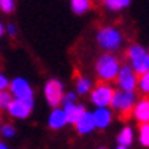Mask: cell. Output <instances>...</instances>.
<instances>
[{"label": "cell", "instance_id": "cell-1", "mask_svg": "<svg viewBox=\"0 0 149 149\" xmlns=\"http://www.w3.org/2000/svg\"><path fill=\"white\" fill-rule=\"evenodd\" d=\"M128 59L131 69L137 74H143L149 72V52L140 44H132L128 49Z\"/></svg>", "mask_w": 149, "mask_h": 149}, {"label": "cell", "instance_id": "cell-2", "mask_svg": "<svg viewBox=\"0 0 149 149\" xmlns=\"http://www.w3.org/2000/svg\"><path fill=\"white\" fill-rule=\"evenodd\" d=\"M120 69V64H119V59L111 55V53H105L97 59V64H96V73L97 76L102 79V81H113L116 79L117 73Z\"/></svg>", "mask_w": 149, "mask_h": 149}, {"label": "cell", "instance_id": "cell-3", "mask_svg": "<svg viewBox=\"0 0 149 149\" xmlns=\"http://www.w3.org/2000/svg\"><path fill=\"white\" fill-rule=\"evenodd\" d=\"M122 33L111 26H105L97 32V44L108 52L117 50L122 44Z\"/></svg>", "mask_w": 149, "mask_h": 149}, {"label": "cell", "instance_id": "cell-4", "mask_svg": "<svg viewBox=\"0 0 149 149\" xmlns=\"http://www.w3.org/2000/svg\"><path fill=\"white\" fill-rule=\"evenodd\" d=\"M64 87L63 82L59 79H49L44 85V96L46 100L52 108H58L59 104L63 102V96H64Z\"/></svg>", "mask_w": 149, "mask_h": 149}, {"label": "cell", "instance_id": "cell-5", "mask_svg": "<svg viewBox=\"0 0 149 149\" xmlns=\"http://www.w3.org/2000/svg\"><path fill=\"white\" fill-rule=\"evenodd\" d=\"M117 85L122 91H130V93H134V90L137 88V73H135L131 65H122L119 69V73H117Z\"/></svg>", "mask_w": 149, "mask_h": 149}, {"label": "cell", "instance_id": "cell-6", "mask_svg": "<svg viewBox=\"0 0 149 149\" xmlns=\"http://www.w3.org/2000/svg\"><path fill=\"white\" fill-rule=\"evenodd\" d=\"M110 105L116 111H119L122 114L130 113L132 108H134V105H135V94L134 93H130V91L117 90V91H114Z\"/></svg>", "mask_w": 149, "mask_h": 149}, {"label": "cell", "instance_id": "cell-7", "mask_svg": "<svg viewBox=\"0 0 149 149\" xmlns=\"http://www.w3.org/2000/svg\"><path fill=\"white\" fill-rule=\"evenodd\" d=\"M8 88L11 90L9 93L14 96L15 99H22V100H28V102H33V90L31 88L29 82L23 78H15L9 82Z\"/></svg>", "mask_w": 149, "mask_h": 149}, {"label": "cell", "instance_id": "cell-8", "mask_svg": "<svg viewBox=\"0 0 149 149\" xmlns=\"http://www.w3.org/2000/svg\"><path fill=\"white\" fill-rule=\"evenodd\" d=\"M113 94H114V90L108 84H99L91 91V102L97 108L108 107L111 102V99H113Z\"/></svg>", "mask_w": 149, "mask_h": 149}, {"label": "cell", "instance_id": "cell-9", "mask_svg": "<svg viewBox=\"0 0 149 149\" xmlns=\"http://www.w3.org/2000/svg\"><path fill=\"white\" fill-rule=\"evenodd\" d=\"M33 108V102H28V100L22 99H12L8 107V113L15 119H26L31 116Z\"/></svg>", "mask_w": 149, "mask_h": 149}, {"label": "cell", "instance_id": "cell-10", "mask_svg": "<svg viewBox=\"0 0 149 149\" xmlns=\"http://www.w3.org/2000/svg\"><path fill=\"white\" fill-rule=\"evenodd\" d=\"M93 120H94V126L96 128H107L113 120V111L108 110V107L102 108H96V111H93Z\"/></svg>", "mask_w": 149, "mask_h": 149}, {"label": "cell", "instance_id": "cell-11", "mask_svg": "<svg viewBox=\"0 0 149 149\" xmlns=\"http://www.w3.org/2000/svg\"><path fill=\"white\" fill-rule=\"evenodd\" d=\"M132 114L135 120H139L140 123H149V97L139 100L132 108Z\"/></svg>", "mask_w": 149, "mask_h": 149}, {"label": "cell", "instance_id": "cell-12", "mask_svg": "<svg viewBox=\"0 0 149 149\" xmlns=\"http://www.w3.org/2000/svg\"><path fill=\"white\" fill-rule=\"evenodd\" d=\"M76 130L79 134H90L94 128V120H93V114L88 111H84L81 114V117L76 120Z\"/></svg>", "mask_w": 149, "mask_h": 149}, {"label": "cell", "instance_id": "cell-13", "mask_svg": "<svg viewBox=\"0 0 149 149\" xmlns=\"http://www.w3.org/2000/svg\"><path fill=\"white\" fill-rule=\"evenodd\" d=\"M65 122L67 123H76V120L81 117V114L85 111V108L82 105H76V104H67L63 108Z\"/></svg>", "mask_w": 149, "mask_h": 149}, {"label": "cell", "instance_id": "cell-14", "mask_svg": "<svg viewBox=\"0 0 149 149\" xmlns=\"http://www.w3.org/2000/svg\"><path fill=\"white\" fill-rule=\"evenodd\" d=\"M67 123L65 122V116H64V111L61 108H53V111L50 113L49 116V126L52 130H59Z\"/></svg>", "mask_w": 149, "mask_h": 149}, {"label": "cell", "instance_id": "cell-15", "mask_svg": "<svg viewBox=\"0 0 149 149\" xmlns=\"http://www.w3.org/2000/svg\"><path fill=\"white\" fill-rule=\"evenodd\" d=\"M134 141V130L131 126H125L117 135V143L119 146H123V148H130Z\"/></svg>", "mask_w": 149, "mask_h": 149}, {"label": "cell", "instance_id": "cell-16", "mask_svg": "<svg viewBox=\"0 0 149 149\" xmlns=\"http://www.w3.org/2000/svg\"><path fill=\"white\" fill-rule=\"evenodd\" d=\"M72 9L78 15L85 14L90 9V0H72Z\"/></svg>", "mask_w": 149, "mask_h": 149}, {"label": "cell", "instance_id": "cell-17", "mask_svg": "<svg viewBox=\"0 0 149 149\" xmlns=\"http://www.w3.org/2000/svg\"><path fill=\"white\" fill-rule=\"evenodd\" d=\"M105 5L111 11H120L131 5V0H105Z\"/></svg>", "mask_w": 149, "mask_h": 149}, {"label": "cell", "instance_id": "cell-18", "mask_svg": "<svg viewBox=\"0 0 149 149\" xmlns=\"http://www.w3.org/2000/svg\"><path fill=\"white\" fill-rule=\"evenodd\" d=\"M139 140L140 143L149 148V123H141L139 128Z\"/></svg>", "mask_w": 149, "mask_h": 149}, {"label": "cell", "instance_id": "cell-19", "mask_svg": "<svg viewBox=\"0 0 149 149\" xmlns=\"http://www.w3.org/2000/svg\"><path fill=\"white\" fill-rule=\"evenodd\" d=\"M91 88V81L88 78H79L76 81V91L79 94H85V93H88Z\"/></svg>", "mask_w": 149, "mask_h": 149}, {"label": "cell", "instance_id": "cell-20", "mask_svg": "<svg viewBox=\"0 0 149 149\" xmlns=\"http://www.w3.org/2000/svg\"><path fill=\"white\" fill-rule=\"evenodd\" d=\"M14 99L12 97V94L9 91H0V111H3V110H8V107L11 104V100Z\"/></svg>", "mask_w": 149, "mask_h": 149}, {"label": "cell", "instance_id": "cell-21", "mask_svg": "<svg viewBox=\"0 0 149 149\" xmlns=\"http://www.w3.org/2000/svg\"><path fill=\"white\" fill-rule=\"evenodd\" d=\"M137 85H139V88L143 91V93L149 94V72L140 74V78L137 81Z\"/></svg>", "mask_w": 149, "mask_h": 149}, {"label": "cell", "instance_id": "cell-22", "mask_svg": "<svg viewBox=\"0 0 149 149\" xmlns=\"http://www.w3.org/2000/svg\"><path fill=\"white\" fill-rule=\"evenodd\" d=\"M0 132H2V135L5 139H11L15 135V128L12 126L11 123H6L3 126H0Z\"/></svg>", "mask_w": 149, "mask_h": 149}, {"label": "cell", "instance_id": "cell-23", "mask_svg": "<svg viewBox=\"0 0 149 149\" xmlns=\"http://www.w3.org/2000/svg\"><path fill=\"white\" fill-rule=\"evenodd\" d=\"M14 0H0V9H2L5 14H9V12L14 11Z\"/></svg>", "mask_w": 149, "mask_h": 149}, {"label": "cell", "instance_id": "cell-24", "mask_svg": "<svg viewBox=\"0 0 149 149\" xmlns=\"http://www.w3.org/2000/svg\"><path fill=\"white\" fill-rule=\"evenodd\" d=\"M74 99H76V94L74 93H67L65 96H63V104L67 105V104H74Z\"/></svg>", "mask_w": 149, "mask_h": 149}, {"label": "cell", "instance_id": "cell-25", "mask_svg": "<svg viewBox=\"0 0 149 149\" xmlns=\"http://www.w3.org/2000/svg\"><path fill=\"white\" fill-rule=\"evenodd\" d=\"M9 87V81L6 79V76L3 73H0V91H5Z\"/></svg>", "mask_w": 149, "mask_h": 149}, {"label": "cell", "instance_id": "cell-26", "mask_svg": "<svg viewBox=\"0 0 149 149\" xmlns=\"http://www.w3.org/2000/svg\"><path fill=\"white\" fill-rule=\"evenodd\" d=\"M6 31H8V33H9L11 37H15V33H17V29H15L14 24H9L8 28H6Z\"/></svg>", "mask_w": 149, "mask_h": 149}, {"label": "cell", "instance_id": "cell-27", "mask_svg": "<svg viewBox=\"0 0 149 149\" xmlns=\"http://www.w3.org/2000/svg\"><path fill=\"white\" fill-rule=\"evenodd\" d=\"M3 32H5V28H3V24H2V23H0V37H2V35H3Z\"/></svg>", "mask_w": 149, "mask_h": 149}, {"label": "cell", "instance_id": "cell-28", "mask_svg": "<svg viewBox=\"0 0 149 149\" xmlns=\"http://www.w3.org/2000/svg\"><path fill=\"white\" fill-rule=\"evenodd\" d=\"M0 149H8V146H6L3 141H0Z\"/></svg>", "mask_w": 149, "mask_h": 149}, {"label": "cell", "instance_id": "cell-29", "mask_svg": "<svg viewBox=\"0 0 149 149\" xmlns=\"http://www.w3.org/2000/svg\"><path fill=\"white\" fill-rule=\"evenodd\" d=\"M116 149H126V148H123V146H117Z\"/></svg>", "mask_w": 149, "mask_h": 149}, {"label": "cell", "instance_id": "cell-30", "mask_svg": "<svg viewBox=\"0 0 149 149\" xmlns=\"http://www.w3.org/2000/svg\"><path fill=\"white\" fill-rule=\"evenodd\" d=\"M99 149H105V148H99Z\"/></svg>", "mask_w": 149, "mask_h": 149}]
</instances>
